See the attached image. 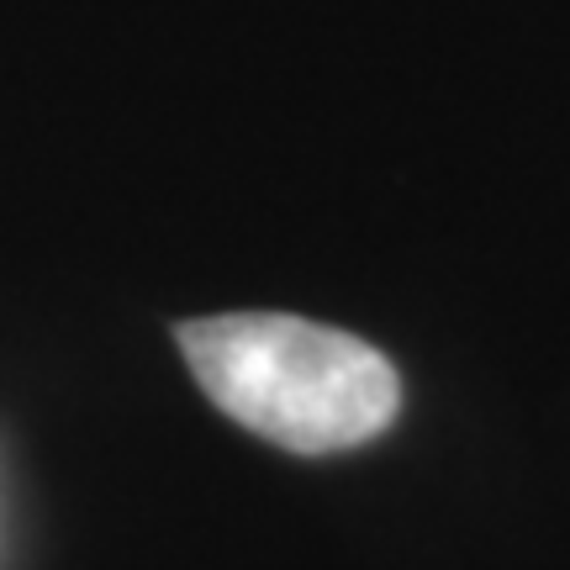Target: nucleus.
<instances>
[{
  "label": "nucleus",
  "mask_w": 570,
  "mask_h": 570,
  "mask_svg": "<svg viewBox=\"0 0 570 570\" xmlns=\"http://www.w3.org/2000/svg\"><path fill=\"white\" fill-rule=\"evenodd\" d=\"M180 354L233 423L291 454L365 444L402 407V381L381 348L306 317L238 312L185 323Z\"/></svg>",
  "instance_id": "f257e3e1"
}]
</instances>
